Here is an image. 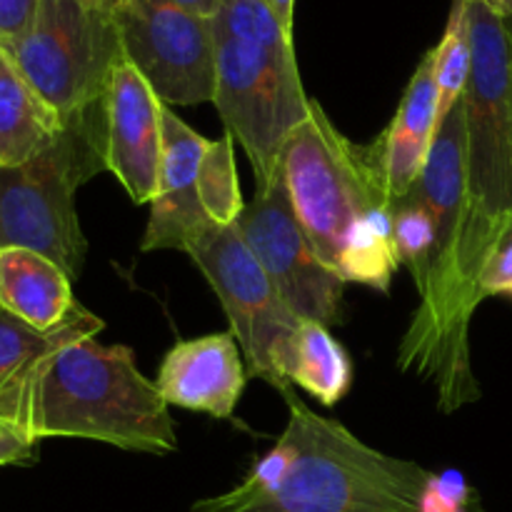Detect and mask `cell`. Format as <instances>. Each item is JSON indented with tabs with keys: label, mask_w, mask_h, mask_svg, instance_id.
<instances>
[{
	"label": "cell",
	"mask_w": 512,
	"mask_h": 512,
	"mask_svg": "<svg viewBox=\"0 0 512 512\" xmlns=\"http://www.w3.org/2000/svg\"><path fill=\"white\" fill-rule=\"evenodd\" d=\"M170 405L140 373L133 350L78 338L0 388V420L33 440L78 438L135 453L178 450Z\"/></svg>",
	"instance_id": "6da1fadb"
},
{
	"label": "cell",
	"mask_w": 512,
	"mask_h": 512,
	"mask_svg": "<svg viewBox=\"0 0 512 512\" xmlns=\"http://www.w3.org/2000/svg\"><path fill=\"white\" fill-rule=\"evenodd\" d=\"M288 428L248 478L190 512H420L430 470L395 458L320 418L293 393Z\"/></svg>",
	"instance_id": "7a4b0ae2"
},
{
	"label": "cell",
	"mask_w": 512,
	"mask_h": 512,
	"mask_svg": "<svg viewBox=\"0 0 512 512\" xmlns=\"http://www.w3.org/2000/svg\"><path fill=\"white\" fill-rule=\"evenodd\" d=\"M278 178L323 263L345 283L388 293L400 263L393 208L368 145L345 138L318 100L290 133Z\"/></svg>",
	"instance_id": "3957f363"
},
{
	"label": "cell",
	"mask_w": 512,
	"mask_h": 512,
	"mask_svg": "<svg viewBox=\"0 0 512 512\" xmlns=\"http://www.w3.org/2000/svg\"><path fill=\"white\" fill-rule=\"evenodd\" d=\"M470 78L465 85V203L458 298L473 323L480 278L512 228V18L468 0Z\"/></svg>",
	"instance_id": "277c9868"
},
{
	"label": "cell",
	"mask_w": 512,
	"mask_h": 512,
	"mask_svg": "<svg viewBox=\"0 0 512 512\" xmlns=\"http://www.w3.org/2000/svg\"><path fill=\"white\" fill-rule=\"evenodd\" d=\"M435 220L428 275L418 290V310L398 348V368L433 383L440 413L453 415L480 400L470 363V323L458 298L460 218L465 203L463 100L440 123L420 180L410 190Z\"/></svg>",
	"instance_id": "5b68a950"
},
{
	"label": "cell",
	"mask_w": 512,
	"mask_h": 512,
	"mask_svg": "<svg viewBox=\"0 0 512 512\" xmlns=\"http://www.w3.org/2000/svg\"><path fill=\"white\" fill-rule=\"evenodd\" d=\"M213 25V103L253 165L255 190H263L275 180L285 140L310 115L293 35L265 0H218Z\"/></svg>",
	"instance_id": "8992f818"
},
{
	"label": "cell",
	"mask_w": 512,
	"mask_h": 512,
	"mask_svg": "<svg viewBox=\"0 0 512 512\" xmlns=\"http://www.w3.org/2000/svg\"><path fill=\"white\" fill-rule=\"evenodd\" d=\"M105 170L103 103L65 123L63 133L28 163L0 168V250L25 248L68 273H83L85 243L75 193Z\"/></svg>",
	"instance_id": "52a82bcc"
},
{
	"label": "cell",
	"mask_w": 512,
	"mask_h": 512,
	"mask_svg": "<svg viewBox=\"0 0 512 512\" xmlns=\"http://www.w3.org/2000/svg\"><path fill=\"white\" fill-rule=\"evenodd\" d=\"M0 48L63 125L103 103L125 58L115 0H38L28 30Z\"/></svg>",
	"instance_id": "ba28073f"
},
{
	"label": "cell",
	"mask_w": 512,
	"mask_h": 512,
	"mask_svg": "<svg viewBox=\"0 0 512 512\" xmlns=\"http://www.w3.org/2000/svg\"><path fill=\"white\" fill-rule=\"evenodd\" d=\"M185 255L203 270L218 295L228 315L230 333L243 350L248 373L283 395L293 393L290 365L303 318L285 303L235 225H213Z\"/></svg>",
	"instance_id": "9c48e42d"
},
{
	"label": "cell",
	"mask_w": 512,
	"mask_h": 512,
	"mask_svg": "<svg viewBox=\"0 0 512 512\" xmlns=\"http://www.w3.org/2000/svg\"><path fill=\"white\" fill-rule=\"evenodd\" d=\"M125 60L163 103L215 98V25L173 0H115Z\"/></svg>",
	"instance_id": "30bf717a"
},
{
	"label": "cell",
	"mask_w": 512,
	"mask_h": 512,
	"mask_svg": "<svg viewBox=\"0 0 512 512\" xmlns=\"http://www.w3.org/2000/svg\"><path fill=\"white\" fill-rule=\"evenodd\" d=\"M235 230L300 318L325 328L343 320L345 280L323 263L278 173L268 188L255 190L253 200L245 203Z\"/></svg>",
	"instance_id": "8fae6325"
},
{
	"label": "cell",
	"mask_w": 512,
	"mask_h": 512,
	"mask_svg": "<svg viewBox=\"0 0 512 512\" xmlns=\"http://www.w3.org/2000/svg\"><path fill=\"white\" fill-rule=\"evenodd\" d=\"M163 108L148 80L120 60L103 98L105 170L128 190L135 205L153 203L163 160Z\"/></svg>",
	"instance_id": "7c38bea8"
},
{
	"label": "cell",
	"mask_w": 512,
	"mask_h": 512,
	"mask_svg": "<svg viewBox=\"0 0 512 512\" xmlns=\"http://www.w3.org/2000/svg\"><path fill=\"white\" fill-rule=\"evenodd\" d=\"M210 140L195 133L173 110L163 108V160L158 193L150 203V220L140 248L188 250L213 223L200 200V163Z\"/></svg>",
	"instance_id": "4fadbf2b"
},
{
	"label": "cell",
	"mask_w": 512,
	"mask_h": 512,
	"mask_svg": "<svg viewBox=\"0 0 512 512\" xmlns=\"http://www.w3.org/2000/svg\"><path fill=\"white\" fill-rule=\"evenodd\" d=\"M248 365L233 333H213L175 343L153 380L168 405L210 418H233L243 398Z\"/></svg>",
	"instance_id": "5bb4252c"
},
{
	"label": "cell",
	"mask_w": 512,
	"mask_h": 512,
	"mask_svg": "<svg viewBox=\"0 0 512 512\" xmlns=\"http://www.w3.org/2000/svg\"><path fill=\"white\" fill-rule=\"evenodd\" d=\"M438 128V78L433 48L415 68L395 118L378 135V140L368 145L393 203L403 200L420 180Z\"/></svg>",
	"instance_id": "9a60e30c"
},
{
	"label": "cell",
	"mask_w": 512,
	"mask_h": 512,
	"mask_svg": "<svg viewBox=\"0 0 512 512\" xmlns=\"http://www.w3.org/2000/svg\"><path fill=\"white\" fill-rule=\"evenodd\" d=\"M0 310L35 330H55L78 313L80 303L60 265L33 250L5 248L0 250Z\"/></svg>",
	"instance_id": "2e32d148"
},
{
	"label": "cell",
	"mask_w": 512,
	"mask_h": 512,
	"mask_svg": "<svg viewBox=\"0 0 512 512\" xmlns=\"http://www.w3.org/2000/svg\"><path fill=\"white\" fill-rule=\"evenodd\" d=\"M60 115L28 83L18 65L0 48V168L28 163L60 133Z\"/></svg>",
	"instance_id": "e0dca14e"
},
{
	"label": "cell",
	"mask_w": 512,
	"mask_h": 512,
	"mask_svg": "<svg viewBox=\"0 0 512 512\" xmlns=\"http://www.w3.org/2000/svg\"><path fill=\"white\" fill-rule=\"evenodd\" d=\"M290 383L328 408L338 405L353 385V360L348 350L315 320H303L295 335Z\"/></svg>",
	"instance_id": "ac0fdd59"
},
{
	"label": "cell",
	"mask_w": 512,
	"mask_h": 512,
	"mask_svg": "<svg viewBox=\"0 0 512 512\" xmlns=\"http://www.w3.org/2000/svg\"><path fill=\"white\" fill-rule=\"evenodd\" d=\"M103 320L80 305L78 313L55 330H35L23 320L0 310V388L23 373L30 363L50 350L78 338H95L103 330Z\"/></svg>",
	"instance_id": "d6986e66"
},
{
	"label": "cell",
	"mask_w": 512,
	"mask_h": 512,
	"mask_svg": "<svg viewBox=\"0 0 512 512\" xmlns=\"http://www.w3.org/2000/svg\"><path fill=\"white\" fill-rule=\"evenodd\" d=\"M435 78H438V123H443L463 100L470 78L468 0H453L445 33L435 45Z\"/></svg>",
	"instance_id": "ffe728a7"
},
{
	"label": "cell",
	"mask_w": 512,
	"mask_h": 512,
	"mask_svg": "<svg viewBox=\"0 0 512 512\" xmlns=\"http://www.w3.org/2000/svg\"><path fill=\"white\" fill-rule=\"evenodd\" d=\"M233 145L235 138L230 133L210 140L200 163V200L213 225H235L245 208Z\"/></svg>",
	"instance_id": "44dd1931"
},
{
	"label": "cell",
	"mask_w": 512,
	"mask_h": 512,
	"mask_svg": "<svg viewBox=\"0 0 512 512\" xmlns=\"http://www.w3.org/2000/svg\"><path fill=\"white\" fill-rule=\"evenodd\" d=\"M393 228L395 245H398L400 263L410 270L415 280V288H423L425 275H428L430 250L435 243V220L430 210L415 198L413 193L398 200L393 208Z\"/></svg>",
	"instance_id": "7402d4cb"
},
{
	"label": "cell",
	"mask_w": 512,
	"mask_h": 512,
	"mask_svg": "<svg viewBox=\"0 0 512 512\" xmlns=\"http://www.w3.org/2000/svg\"><path fill=\"white\" fill-rule=\"evenodd\" d=\"M420 512H483L480 498L463 473L445 470L433 473L420 495Z\"/></svg>",
	"instance_id": "603a6c76"
},
{
	"label": "cell",
	"mask_w": 512,
	"mask_h": 512,
	"mask_svg": "<svg viewBox=\"0 0 512 512\" xmlns=\"http://www.w3.org/2000/svg\"><path fill=\"white\" fill-rule=\"evenodd\" d=\"M483 298H508L512 300V228L490 258L483 278H480Z\"/></svg>",
	"instance_id": "cb8c5ba5"
},
{
	"label": "cell",
	"mask_w": 512,
	"mask_h": 512,
	"mask_svg": "<svg viewBox=\"0 0 512 512\" xmlns=\"http://www.w3.org/2000/svg\"><path fill=\"white\" fill-rule=\"evenodd\" d=\"M38 0H0V45L18 40L33 20Z\"/></svg>",
	"instance_id": "d4e9b609"
},
{
	"label": "cell",
	"mask_w": 512,
	"mask_h": 512,
	"mask_svg": "<svg viewBox=\"0 0 512 512\" xmlns=\"http://www.w3.org/2000/svg\"><path fill=\"white\" fill-rule=\"evenodd\" d=\"M38 440L25 435L23 430L0 420V468L3 465H28L35 460Z\"/></svg>",
	"instance_id": "484cf974"
},
{
	"label": "cell",
	"mask_w": 512,
	"mask_h": 512,
	"mask_svg": "<svg viewBox=\"0 0 512 512\" xmlns=\"http://www.w3.org/2000/svg\"><path fill=\"white\" fill-rule=\"evenodd\" d=\"M270 5V10L275 13V18L280 20L285 30L293 35V15H295V0H265Z\"/></svg>",
	"instance_id": "4316f807"
},
{
	"label": "cell",
	"mask_w": 512,
	"mask_h": 512,
	"mask_svg": "<svg viewBox=\"0 0 512 512\" xmlns=\"http://www.w3.org/2000/svg\"><path fill=\"white\" fill-rule=\"evenodd\" d=\"M173 3H178L180 8L190 10V13L208 15V18H213L215 10H218V0H173Z\"/></svg>",
	"instance_id": "83f0119b"
},
{
	"label": "cell",
	"mask_w": 512,
	"mask_h": 512,
	"mask_svg": "<svg viewBox=\"0 0 512 512\" xmlns=\"http://www.w3.org/2000/svg\"><path fill=\"white\" fill-rule=\"evenodd\" d=\"M478 3L488 5V8L495 10V13L505 15V18H512V0H478Z\"/></svg>",
	"instance_id": "f1b7e54d"
}]
</instances>
